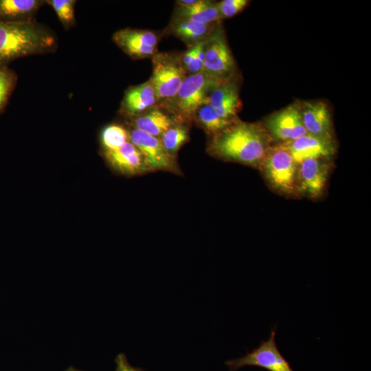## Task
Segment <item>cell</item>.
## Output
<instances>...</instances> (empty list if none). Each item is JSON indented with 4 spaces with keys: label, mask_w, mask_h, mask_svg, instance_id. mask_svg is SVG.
<instances>
[{
    "label": "cell",
    "mask_w": 371,
    "mask_h": 371,
    "mask_svg": "<svg viewBox=\"0 0 371 371\" xmlns=\"http://www.w3.org/2000/svg\"><path fill=\"white\" fill-rule=\"evenodd\" d=\"M273 142L262 122H246L237 118L211 136L207 152L223 161L258 168Z\"/></svg>",
    "instance_id": "1"
},
{
    "label": "cell",
    "mask_w": 371,
    "mask_h": 371,
    "mask_svg": "<svg viewBox=\"0 0 371 371\" xmlns=\"http://www.w3.org/2000/svg\"><path fill=\"white\" fill-rule=\"evenodd\" d=\"M56 47L52 32L34 21L0 22V66L27 56L51 52Z\"/></svg>",
    "instance_id": "2"
},
{
    "label": "cell",
    "mask_w": 371,
    "mask_h": 371,
    "mask_svg": "<svg viewBox=\"0 0 371 371\" xmlns=\"http://www.w3.org/2000/svg\"><path fill=\"white\" fill-rule=\"evenodd\" d=\"M225 81L203 71L188 75L175 96L157 107L168 113L177 122L189 125L193 122L199 107L207 102L211 91Z\"/></svg>",
    "instance_id": "3"
},
{
    "label": "cell",
    "mask_w": 371,
    "mask_h": 371,
    "mask_svg": "<svg viewBox=\"0 0 371 371\" xmlns=\"http://www.w3.org/2000/svg\"><path fill=\"white\" fill-rule=\"evenodd\" d=\"M298 164L282 144L272 145L258 168L269 187L285 196H295Z\"/></svg>",
    "instance_id": "4"
},
{
    "label": "cell",
    "mask_w": 371,
    "mask_h": 371,
    "mask_svg": "<svg viewBox=\"0 0 371 371\" xmlns=\"http://www.w3.org/2000/svg\"><path fill=\"white\" fill-rule=\"evenodd\" d=\"M152 63L153 73L149 80L159 105L175 96L188 74L181 64L180 55L174 53L157 52L152 57Z\"/></svg>",
    "instance_id": "5"
},
{
    "label": "cell",
    "mask_w": 371,
    "mask_h": 371,
    "mask_svg": "<svg viewBox=\"0 0 371 371\" xmlns=\"http://www.w3.org/2000/svg\"><path fill=\"white\" fill-rule=\"evenodd\" d=\"M204 52L203 71L223 81L237 75L236 62L221 23L205 41Z\"/></svg>",
    "instance_id": "6"
},
{
    "label": "cell",
    "mask_w": 371,
    "mask_h": 371,
    "mask_svg": "<svg viewBox=\"0 0 371 371\" xmlns=\"http://www.w3.org/2000/svg\"><path fill=\"white\" fill-rule=\"evenodd\" d=\"M276 326L271 330L266 341H260L245 355L225 362L229 371H236L245 366H257L268 371H294L290 363L281 355L276 342Z\"/></svg>",
    "instance_id": "7"
},
{
    "label": "cell",
    "mask_w": 371,
    "mask_h": 371,
    "mask_svg": "<svg viewBox=\"0 0 371 371\" xmlns=\"http://www.w3.org/2000/svg\"><path fill=\"white\" fill-rule=\"evenodd\" d=\"M262 123L273 142L278 144L291 142L307 133L302 122L300 101L271 113Z\"/></svg>",
    "instance_id": "8"
},
{
    "label": "cell",
    "mask_w": 371,
    "mask_h": 371,
    "mask_svg": "<svg viewBox=\"0 0 371 371\" xmlns=\"http://www.w3.org/2000/svg\"><path fill=\"white\" fill-rule=\"evenodd\" d=\"M128 130L130 142L142 153L149 171L162 170L180 173L175 157L166 150L159 137L150 135L131 126Z\"/></svg>",
    "instance_id": "9"
},
{
    "label": "cell",
    "mask_w": 371,
    "mask_h": 371,
    "mask_svg": "<svg viewBox=\"0 0 371 371\" xmlns=\"http://www.w3.org/2000/svg\"><path fill=\"white\" fill-rule=\"evenodd\" d=\"M331 169L330 159L308 158L298 164L297 193L311 199L323 194Z\"/></svg>",
    "instance_id": "10"
},
{
    "label": "cell",
    "mask_w": 371,
    "mask_h": 371,
    "mask_svg": "<svg viewBox=\"0 0 371 371\" xmlns=\"http://www.w3.org/2000/svg\"><path fill=\"white\" fill-rule=\"evenodd\" d=\"M160 35L149 30L124 28L113 35V42L134 59L152 58L157 52Z\"/></svg>",
    "instance_id": "11"
},
{
    "label": "cell",
    "mask_w": 371,
    "mask_h": 371,
    "mask_svg": "<svg viewBox=\"0 0 371 371\" xmlns=\"http://www.w3.org/2000/svg\"><path fill=\"white\" fill-rule=\"evenodd\" d=\"M239 78L237 75L214 88L207 102L224 119L234 120L242 108L240 98Z\"/></svg>",
    "instance_id": "12"
},
{
    "label": "cell",
    "mask_w": 371,
    "mask_h": 371,
    "mask_svg": "<svg viewBox=\"0 0 371 371\" xmlns=\"http://www.w3.org/2000/svg\"><path fill=\"white\" fill-rule=\"evenodd\" d=\"M300 107L302 122L307 133L334 139L331 114L324 101H300Z\"/></svg>",
    "instance_id": "13"
},
{
    "label": "cell",
    "mask_w": 371,
    "mask_h": 371,
    "mask_svg": "<svg viewBox=\"0 0 371 371\" xmlns=\"http://www.w3.org/2000/svg\"><path fill=\"white\" fill-rule=\"evenodd\" d=\"M281 144L289 150L297 164L308 158L331 159L336 152L334 139L320 137L308 133Z\"/></svg>",
    "instance_id": "14"
},
{
    "label": "cell",
    "mask_w": 371,
    "mask_h": 371,
    "mask_svg": "<svg viewBox=\"0 0 371 371\" xmlns=\"http://www.w3.org/2000/svg\"><path fill=\"white\" fill-rule=\"evenodd\" d=\"M102 153L109 165L120 174L133 176L149 172L142 153L130 141L117 149Z\"/></svg>",
    "instance_id": "15"
},
{
    "label": "cell",
    "mask_w": 371,
    "mask_h": 371,
    "mask_svg": "<svg viewBox=\"0 0 371 371\" xmlns=\"http://www.w3.org/2000/svg\"><path fill=\"white\" fill-rule=\"evenodd\" d=\"M158 101L150 80L126 90L120 112L128 118L140 115L157 106Z\"/></svg>",
    "instance_id": "16"
},
{
    "label": "cell",
    "mask_w": 371,
    "mask_h": 371,
    "mask_svg": "<svg viewBox=\"0 0 371 371\" xmlns=\"http://www.w3.org/2000/svg\"><path fill=\"white\" fill-rule=\"evenodd\" d=\"M220 23L199 24L183 18L173 16L166 31L182 41L188 48L205 41Z\"/></svg>",
    "instance_id": "17"
},
{
    "label": "cell",
    "mask_w": 371,
    "mask_h": 371,
    "mask_svg": "<svg viewBox=\"0 0 371 371\" xmlns=\"http://www.w3.org/2000/svg\"><path fill=\"white\" fill-rule=\"evenodd\" d=\"M176 123L177 120L171 115L157 106L131 118V127L156 137H159Z\"/></svg>",
    "instance_id": "18"
},
{
    "label": "cell",
    "mask_w": 371,
    "mask_h": 371,
    "mask_svg": "<svg viewBox=\"0 0 371 371\" xmlns=\"http://www.w3.org/2000/svg\"><path fill=\"white\" fill-rule=\"evenodd\" d=\"M44 3L41 0H0V22L32 21L34 15Z\"/></svg>",
    "instance_id": "19"
},
{
    "label": "cell",
    "mask_w": 371,
    "mask_h": 371,
    "mask_svg": "<svg viewBox=\"0 0 371 371\" xmlns=\"http://www.w3.org/2000/svg\"><path fill=\"white\" fill-rule=\"evenodd\" d=\"M173 16L205 25L218 23L222 20L217 2L207 0H197L190 6L177 5Z\"/></svg>",
    "instance_id": "20"
},
{
    "label": "cell",
    "mask_w": 371,
    "mask_h": 371,
    "mask_svg": "<svg viewBox=\"0 0 371 371\" xmlns=\"http://www.w3.org/2000/svg\"><path fill=\"white\" fill-rule=\"evenodd\" d=\"M236 120L224 119L206 102L195 112L193 122L199 124L209 135L212 136L231 125Z\"/></svg>",
    "instance_id": "21"
},
{
    "label": "cell",
    "mask_w": 371,
    "mask_h": 371,
    "mask_svg": "<svg viewBox=\"0 0 371 371\" xmlns=\"http://www.w3.org/2000/svg\"><path fill=\"white\" fill-rule=\"evenodd\" d=\"M159 138L166 150L176 158L179 150L189 140L188 125L177 122L167 129Z\"/></svg>",
    "instance_id": "22"
},
{
    "label": "cell",
    "mask_w": 371,
    "mask_h": 371,
    "mask_svg": "<svg viewBox=\"0 0 371 371\" xmlns=\"http://www.w3.org/2000/svg\"><path fill=\"white\" fill-rule=\"evenodd\" d=\"M129 141L128 128L118 124H111L106 126L100 134L102 151L117 149Z\"/></svg>",
    "instance_id": "23"
},
{
    "label": "cell",
    "mask_w": 371,
    "mask_h": 371,
    "mask_svg": "<svg viewBox=\"0 0 371 371\" xmlns=\"http://www.w3.org/2000/svg\"><path fill=\"white\" fill-rule=\"evenodd\" d=\"M205 43V41L199 43L180 54L181 64L188 75L199 73L203 70Z\"/></svg>",
    "instance_id": "24"
},
{
    "label": "cell",
    "mask_w": 371,
    "mask_h": 371,
    "mask_svg": "<svg viewBox=\"0 0 371 371\" xmlns=\"http://www.w3.org/2000/svg\"><path fill=\"white\" fill-rule=\"evenodd\" d=\"M74 0H49V4L55 11L59 21L65 29H69L75 23Z\"/></svg>",
    "instance_id": "25"
},
{
    "label": "cell",
    "mask_w": 371,
    "mask_h": 371,
    "mask_svg": "<svg viewBox=\"0 0 371 371\" xmlns=\"http://www.w3.org/2000/svg\"><path fill=\"white\" fill-rule=\"evenodd\" d=\"M16 74L8 67L0 66V113L5 107L16 85Z\"/></svg>",
    "instance_id": "26"
},
{
    "label": "cell",
    "mask_w": 371,
    "mask_h": 371,
    "mask_svg": "<svg viewBox=\"0 0 371 371\" xmlns=\"http://www.w3.org/2000/svg\"><path fill=\"white\" fill-rule=\"evenodd\" d=\"M247 0H223L217 2L218 9L222 19L232 17L247 6Z\"/></svg>",
    "instance_id": "27"
},
{
    "label": "cell",
    "mask_w": 371,
    "mask_h": 371,
    "mask_svg": "<svg viewBox=\"0 0 371 371\" xmlns=\"http://www.w3.org/2000/svg\"><path fill=\"white\" fill-rule=\"evenodd\" d=\"M115 371H144L140 368H136L131 366L124 353L118 354L115 359Z\"/></svg>",
    "instance_id": "28"
},
{
    "label": "cell",
    "mask_w": 371,
    "mask_h": 371,
    "mask_svg": "<svg viewBox=\"0 0 371 371\" xmlns=\"http://www.w3.org/2000/svg\"><path fill=\"white\" fill-rule=\"evenodd\" d=\"M65 371H82V370H78V369H76L75 368H73V367L70 366V367L67 368L65 370Z\"/></svg>",
    "instance_id": "29"
}]
</instances>
